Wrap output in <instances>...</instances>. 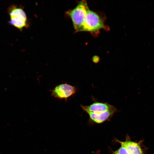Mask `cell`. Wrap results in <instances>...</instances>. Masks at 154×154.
<instances>
[{
  "instance_id": "6",
  "label": "cell",
  "mask_w": 154,
  "mask_h": 154,
  "mask_svg": "<svg viewBox=\"0 0 154 154\" xmlns=\"http://www.w3.org/2000/svg\"><path fill=\"white\" fill-rule=\"evenodd\" d=\"M116 108L99 113L89 112L90 119L93 121L98 123H101L109 119L116 111Z\"/></svg>"
},
{
  "instance_id": "2",
  "label": "cell",
  "mask_w": 154,
  "mask_h": 154,
  "mask_svg": "<svg viewBox=\"0 0 154 154\" xmlns=\"http://www.w3.org/2000/svg\"><path fill=\"white\" fill-rule=\"evenodd\" d=\"M10 17L9 24L20 31L27 27V19L26 14L21 7L15 5L11 6L8 9Z\"/></svg>"
},
{
  "instance_id": "5",
  "label": "cell",
  "mask_w": 154,
  "mask_h": 154,
  "mask_svg": "<svg viewBox=\"0 0 154 154\" xmlns=\"http://www.w3.org/2000/svg\"><path fill=\"white\" fill-rule=\"evenodd\" d=\"M83 110L87 113H99L114 109L115 107L108 103L96 102L89 106L81 105Z\"/></svg>"
},
{
  "instance_id": "7",
  "label": "cell",
  "mask_w": 154,
  "mask_h": 154,
  "mask_svg": "<svg viewBox=\"0 0 154 154\" xmlns=\"http://www.w3.org/2000/svg\"><path fill=\"white\" fill-rule=\"evenodd\" d=\"M117 141L125 147L131 154H144L138 143L129 141H122L117 140Z\"/></svg>"
},
{
  "instance_id": "9",
  "label": "cell",
  "mask_w": 154,
  "mask_h": 154,
  "mask_svg": "<svg viewBox=\"0 0 154 154\" xmlns=\"http://www.w3.org/2000/svg\"><path fill=\"white\" fill-rule=\"evenodd\" d=\"M99 60V59L97 57H94L93 59V62L95 63L98 62Z\"/></svg>"
},
{
  "instance_id": "10",
  "label": "cell",
  "mask_w": 154,
  "mask_h": 154,
  "mask_svg": "<svg viewBox=\"0 0 154 154\" xmlns=\"http://www.w3.org/2000/svg\"><path fill=\"white\" fill-rule=\"evenodd\" d=\"M113 154H116V153H114Z\"/></svg>"
},
{
  "instance_id": "1",
  "label": "cell",
  "mask_w": 154,
  "mask_h": 154,
  "mask_svg": "<svg viewBox=\"0 0 154 154\" xmlns=\"http://www.w3.org/2000/svg\"><path fill=\"white\" fill-rule=\"evenodd\" d=\"M89 10L86 1L82 0L75 7L68 12L76 32H78L83 24Z\"/></svg>"
},
{
  "instance_id": "4",
  "label": "cell",
  "mask_w": 154,
  "mask_h": 154,
  "mask_svg": "<svg viewBox=\"0 0 154 154\" xmlns=\"http://www.w3.org/2000/svg\"><path fill=\"white\" fill-rule=\"evenodd\" d=\"M76 90L74 86L66 83L56 86L51 92L52 95L56 98L67 99L75 94Z\"/></svg>"
},
{
  "instance_id": "3",
  "label": "cell",
  "mask_w": 154,
  "mask_h": 154,
  "mask_svg": "<svg viewBox=\"0 0 154 154\" xmlns=\"http://www.w3.org/2000/svg\"><path fill=\"white\" fill-rule=\"evenodd\" d=\"M104 26L103 22L100 16L95 12L89 10L78 32H95L103 28Z\"/></svg>"
},
{
  "instance_id": "8",
  "label": "cell",
  "mask_w": 154,
  "mask_h": 154,
  "mask_svg": "<svg viewBox=\"0 0 154 154\" xmlns=\"http://www.w3.org/2000/svg\"><path fill=\"white\" fill-rule=\"evenodd\" d=\"M114 153L116 154H131L125 147L122 145Z\"/></svg>"
}]
</instances>
